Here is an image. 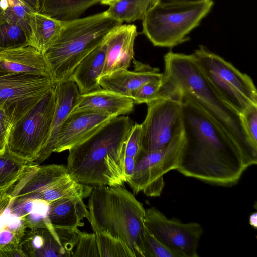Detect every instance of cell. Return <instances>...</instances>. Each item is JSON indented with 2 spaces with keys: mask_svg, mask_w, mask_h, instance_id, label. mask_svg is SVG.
Here are the masks:
<instances>
[{
  "mask_svg": "<svg viewBox=\"0 0 257 257\" xmlns=\"http://www.w3.org/2000/svg\"><path fill=\"white\" fill-rule=\"evenodd\" d=\"M179 90L185 142L176 170L212 185H236L246 170L257 161L231 143L194 100Z\"/></svg>",
  "mask_w": 257,
  "mask_h": 257,
  "instance_id": "6da1fadb",
  "label": "cell"
},
{
  "mask_svg": "<svg viewBox=\"0 0 257 257\" xmlns=\"http://www.w3.org/2000/svg\"><path fill=\"white\" fill-rule=\"evenodd\" d=\"M128 116L110 120L69 150L66 167L77 182L91 186H123L125 145L133 126Z\"/></svg>",
  "mask_w": 257,
  "mask_h": 257,
  "instance_id": "7a4b0ae2",
  "label": "cell"
},
{
  "mask_svg": "<svg viewBox=\"0 0 257 257\" xmlns=\"http://www.w3.org/2000/svg\"><path fill=\"white\" fill-rule=\"evenodd\" d=\"M164 60L162 86L186 93L231 143L257 161V146L248 139L239 114L211 87L201 71L194 54L170 51L164 55Z\"/></svg>",
  "mask_w": 257,
  "mask_h": 257,
  "instance_id": "3957f363",
  "label": "cell"
},
{
  "mask_svg": "<svg viewBox=\"0 0 257 257\" xmlns=\"http://www.w3.org/2000/svg\"><path fill=\"white\" fill-rule=\"evenodd\" d=\"M87 219L93 232L105 233L122 240L135 257H145L143 233L145 209L123 186H92Z\"/></svg>",
  "mask_w": 257,
  "mask_h": 257,
  "instance_id": "277c9868",
  "label": "cell"
},
{
  "mask_svg": "<svg viewBox=\"0 0 257 257\" xmlns=\"http://www.w3.org/2000/svg\"><path fill=\"white\" fill-rule=\"evenodd\" d=\"M122 24L106 11L64 21L58 37L44 54L54 83L69 80L78 64Z\"/></svg>",
  "mask_w": 257,
  "mask_h": 257,
  "instance_id": "5b68a950",
  "label": "cell"
},
{
  "mask_svg": "<svg viewBox=\"0 0 257 257\" xmlns=\"http://www.w3.org/2000/svg\"><path fill=\"white\" fill-rule=\"evenodd\" d=\"M214 5L212 0L195 3L155 4L143 20V32L155 46L171 48L189 39Z\"/></svg>",
  "mask_w": 257,
  "mask_h": 257,
  "instance_id": "8992f818",
  "label": "cell"
},
{
  "mask_svg": "<svg viewBox=\"0 0 257 257\" xmlns=\"http://www.w3.org/2000/svg\"><path fill=\"white\" fill-rule=\"evenodd\" d=\"M193 54L211 87L239 115L249 106H257V91L249 76L204 46Z\"/></svg>",
  "mask_w": 257,
  "mask_h": 257,
  "instance_id": "52a82bcc",
  "label": "cell"
},
{
  "mask_svg": "<svg viewBox=\"0 0 257 257\" xmlns=\"http://www.w3.org/2000/svg\"><path fill=\"white\" fill-rule=\"evenodd\" d=\"M55 102L54 88L11 126L7 143L11 153L31 162L37 158L49 139Z\"/></svg>",
  "mask_w": 257,
  "mask_h": 257,
  "instance_id": "ba28073f",
  "label": "cell"
},
{
  "mask_svg": "<svg viewBox=\"0 0 257 257\" xmlns=\"http://www.w3.org/2000/svg\"><path fill=\"white\" fill-rule=\"evenodd\" d=\"M160 97L147 104V112L142 126V150L161 149L184 128L181 92L161 87Z\"/></svg>",
  "mask_w": 257,
  "mask_h": 257,
  "instance_id": "9c48e42d",
  "label": "cell"
},
{
  "mask_svg": "<svg viewBox=\"0 0 257 257\" xmlns=\"http://www.w3.org/2000/svg\"><path fill=\"white\" fill-rule=\"evenodd\" d=\"M184 142L183 128L164 148L149 152L141 151L127 182L134 194L142 192L148 197L160 196L165 186L163 176L177 168Z\"/></svg>",
  "mask_w": 257,
  "mask_h": 257,
  "instance_id": "30bf717a",
  "label": "cell"
},
{
  "mask_svg": "<svg viewBox=\"0 0 257 257\" xmlns=\"http://www.w3.org/2000/svg\"><path fill=\"white\" fill-rule=\"evenodd\" d=\"M55 84L50 76L15 73L0 67V106L12 125Z\"/></svg>",
  "mask_w": 257,
  "mask_h": 257,
  "instance_id": "8fae6325",
  "label": "cell"
},
{
  "mask_svg": "<svg viewBox=\"0 0 257 257\" xmlns=\"http://www.w3.org/2000/svg\"><path fill=\"white\" fill-rule=\"evenodd\" d=\"M144 223L156 238L179 257L198 256L199 243L204 232L199 223L168 218L155 207L145 209Z\"/></svg>",
  "mask_w": 257,
  "mask_h": 257,
  "instance_id": "7c38bea8",
  "label": "cell"
},
{
  "mask_svg": "<svg viewBox=\"0 0 257 257\" xmlns=\"http://www.w3.org/2000/svg\"><path fill=\"white\" fill-rule=\"evenodd\" d=\"M113 118L115 117L99 111L71 112L61 126L54 142L46 154L45 160L52 153L69 150L82 142Z\"/></svg>",
  "mask_w": 257,
  "mask_h": 257,
  "instance_id": "4fadbf2b",
  "label": "cell"
},
{
  "mask_svg": "<svg viewBox=\"0 0 257 257\" xmlns=\"http://www.w3.org/2000/svg\"><path fill=\"white\" fill-rule=\"evenodd\" d=\"M68 174L66 166L63 165H36L6 193L11 201L38 199L46 189Z\"/></svg>",
  "mask_w": 257,
  "mask_h": 257,
  "instance_id": "5bb4252c",
  "label": "cell"
},
{
  "mask_svg": "<svg viewBox=\"0 0 257 257\" xmlns=\"http://www.w3.org/2000/svg\"><path fill=\"white\" fill-rule=\"evenodd\" d=\"M137 35V27L133 24H121L107 35L104 40L106 52L101 77L128 69L134 58V44Z\"/></svg>",
  "mask_w": 257,
  "mask_h": 257,
  "instance_id": "9a60e30c",
  "label": "cell"
},
{
  "mask_svg": "<svg viewBox=\"0 0 257 257\" xmlns=\"http://www.w3.org/2000/svg\"><path fill=\"white\" fill-rule=\"evenodd\" d=\"M133 71L120 70L101 77L99 85L103 89L132 98L136 91L145 84L162 79L163 73L158 68L134 61Z\"/></svg>",
  "mask_w": 257,
  "mask_h": 257,
  "instance_id": "2e32d148",
  "label": "cell"
},
{
  "mask_svg": "<svg viewBox=\"0 0 257 257\" xmlns=\"http://www.w3.org/2000/svg\"><path fill=\"white\" fill-rule=\"evenodd\" d=\"M54 91L55 107L50 135L45 146L33 162L37 165L45 160L46 153L54 142L64 121L76 106L80 95L76 84L70 79L56 84Z\"/></svg>",
  "mask_w": 257,
  "mask_h": 257,
  "instance_id": "e0dca14e",
  "label": "cell"
},
{
  "mask_svg": "<svg viewBox=\"0 0 257 257\" xmlns=\"http://www.w3.org/2000/svg\"><path fill=\"white\" fill-rule=\"evenodd\" d=\"M132 98L103 88L80 94L73 111L91 110L108 114L113 117L132 111Z\"/></svg>",
  "mask_w": 257,
  "mask_h": 257,
  "instance_id": "ac0fdd59",
  "label": "cell"
},
{
  "mask_svg": "<svg viewBox=\"0 0 257 257\" xmlns=\"http://www.w3.org/2000/svg\"><path fill=\"white\" fill-rule=\"evenodd\" d=\"M0 67L15 73L51 77L44 54L30 45L1 52Z\"/></svg>",
  "mask_w": 257,
  "mask_h": 257,
  "instance_id": "d6986e66",
  "label": "cell"
},
{
  "mask_svg": "<svg viewBox=\"0 0 257 257\" xmlns=\"http://www.w3.org/2000/svg\"><path fill=\"white\" fill-rule=\"evenodd\" d=\"M88 217V208L81 197L62 198L49 203L48 218L54 229L77 230Z\"/></svg>",
  "mask_w": 257,
  "mask_h": 257,
  "instance_id": "ffe728a7",
  "label": "cell"
},
{
  "mask_svg": "<svg viewBox=\"0 0 257 257\" xmlns=\"http://www.w3.org/2000/svg\"><path fill=\"white\" fill-rule=\"evenodd\" d=\"M20 244L27 257L71 256L62 245L56 230L48 228H27Z\"/></svg>",
  "mask_w": 257,
  "mask_h": 257,
  "instance_id": "44dd1931",
  "label": "cell"
},
{
  "mask_svg": "<svg viewBox=\"0 0 257 257\" xmlns=\"http://www.w3.org/2000/svg\"><path fill=\"white\" fill-rule=\"evenodd\" d=\"M106 52V45L104 41L74 70L69 79L76 84L80 94L101 88L99 80L104 67Z\"/></svg>",
  "mask_w": 257,
  "mask_h": 257,
  "instance_id": "7402d4cb",
  "label": "cell"
},
{
  "mask_svg": "<svg viewBox=\"0 0 257 257\" xmlns=\"http://www.w3.org/2000/svg\"><path fill=\"white\" fill-rule=\"evenodd\" d=\"M27 229L23 220L11 214L8 207L0 215V257L26 256L20 243Z\"/></svg>",
  "mask_w": 257,
  "mask_h": 257,
  "instance_id": "603a6c76",
  "label": "cell"
},
{
  "mask_svg": "<svg viewBox=\"0 0 257 257\" xmlns=\"http://www.w3.org/2000/svg\"><path fill=\"white\" fill-rule=\"evenodd\" d=\"M64 21L40 12H32L30 46L44 54L60 33Z\"/></svg>",
  "mask_w": 257,
  "mask_h": 257,
  "instance_id": "cb8c5ba5",
  "label": "cell"
},
{
  "mask_svg": "<svg viewBox=\"0 0 257 257\" xmlns=\"http://www.w3.org/2000/svg\"><path fill=\"white\" fill-rule=\"evenodd\" d=\"M9 212L21 218L27 228L55 229L48 218L49 203L40 199L10 200Z\"/></svg>",
  "mask_w": 257,
  "mask_h": 257,
  "instance_id": "d4e9b609",
  "label": "cell"
},
{
  "mask_svg": "<svg viewBox=\"0 0 257 257\" xmlns=\"http://www.w3.org/2000/svg\"><path fill=\"white\" fill-rule=\"evenodd\" d=\"M99 0H41L39 12L61 21L78 18Z\"/></svg>",
  "mask_w": 257,
  "mask_h": 257,
  "instance_id": "484cf974",
  "label": "cell"
},
{
  "mask_svg": "<svg viewBox=\"0 0 257 257\" xmlns=\"http://www.w3.org/2000/svg\"><path fill=\"white\" fill-rule=\"evenodd\" d=\"M36 165L16 156L6 146L5 151L0 153V193H6L27 170Z\"/></svg>",
  "mask_w": 257,
  "mask_h": 257,
  "instance_id": "4316f807",
  "label": "cell"
},
{
  "mask_svg": "<svg viewBox=\"0 0 257 257\" xmlns=\"http://www.w3.org/2000/svg\"><path fill=\"white\" fill-rule=\"evenodd\" d=\"M156 0H118L109 5L105 11L111 18L121 22H131L142 19Z\"/></svg>",
  "mask_w": 257,
  "mask_h": 257,
  "instance_id": "83f0119b",
  "label": "cell"
},
{
  "mask_svg": "<svg viewBox=\"0 0 257 257\" xmlns=\"http://www.w3.org/2000/svg\"><path fill=\"white\" fill-rule=\"evenodd\" d=\"M30 45L29 34L20 25L0 17V53Z\"/></svg>",
  "mask_w": 257,
  "mask_h": 257,
  "instance_id": "f1b7e54d",
  "label": "cell"
},
{
  "mask_svg": "<svg viewBox=\"0 0 257 257\" xmlns=\"http://www.w3.org/2000/svg\"><path fill=\"white\" fill-rule=\"evenodd\" d=\"M33 12L21 0H0V17L20 25L31 36V14Z\"/></svg>",
  "mask_w": 257,
  "mask_h": 257,
  "instance_id": "f546056e",
  "label": "cell"
},
{
  "mask_svg": "<svg viewBox=\"0 0 257 257\" xmlns=\"http://www.w3.org/2000/svg\"><path fill=\"white\" fill-rule=\"evenodd\" d=\"M94 233L99 257H135L132 250L120 239L105 233Z\"/></svg>",
  "mask_w": 257,
  "mask_h": 257,
  "instance_id": "4dcf8cb0",
  "label": "cell"
},
{
  "mask_svg": "<svg viewBox=\"0 0 257 257\" xmlns=\"http://www.w3.org/2000/svg\"><path fill=\"white\" fill-rule=\"evenodd\" d=\"M143 243L145 257H179L156 238L146 227L143 233Z\"/></svg>",
  "mask_w": 257,
  "mask_h": 257,
  "instance_id": "1f68e13d",
  "label": "cell"
},
{
  "mask_svg": "<svg viewBox=\"0 0 257 257\" xmlns=\"http://www.w3.org/2000/svg\"><path fill=\"white\" fill-rule=\"evenodd\" d=\"M72 257L99 256L95 233L78 232V238L73 249Z\"/></svg>",
  "mask_w": 257,
  "mask_h": 257,
  "instance_id": "d6a6232c",
  "label": "cell"
},
{
  "mask_svg": "<svg viewBox=\"0 0 257 257\" xmlns=\"http://www.w3.org/2000/svg\"><path fill=\"white\" fill-rule=\"evenodd\" d=\"M162 84V79L148 82L134 94L132 99L135 104H147L158 98Z\"/></svg>",
  "mask_w": 257,
  "mask_h": 257,
  "instance_id": "836d02e7",
  "label": "cell"
},
{
  "mask_svg": "<svg viewBox=\"0 0 257 257\" xmlns=\"http://www.w3.org/2000/svg\"><path fill=\"white\" fill-rule=\"evenodd\" d=\"M240 116L248 139L254 146H257V106H249Z\"/></svg>",
  "mask_w": 257,
  "mask_h": 257,
  "instance_id": "e575fe53",
  "label": "cell"
},
{
  "mask_svg": "<svg viewBox=\"0 0 257 257\" xmlns=\"http://www.w3.org/2000/svg\"><path fill=\"white\" fill-rule=\"evenodd\" d=\"M142 150V126L141 124L133 125L128 134L126 145L125 154L136 158Z\"/></svg>",
  "mask_w": 257,
  "mask_h": 257,
  "instance_id": "d590c367",
  "label": "cell"
},
{
  "mask_svg": "<svg viewBox=\"0 0 257 257\" xmlns=\"http://www.w3.org/2000/svg\"><path fill=\"white\" fill-rule=\"evenodd\" d=\"M135 163L136 159L134 158L125 155L124 163V173L126 183L133 175Z\"/></svg>",
  "mask_w": 257,
  "mask_h": 257,
  "instance_id": "8d00e7d4",
  "label": "cell"
},
{
  "mask_svg": "<svg viewBox=\"0 0 257 257\" xmlns=\"http://www.w3.org/2000/svg\"><path fill=\"white\" fill-rule=\"evenodd\" d=\"M10 127L0 124V153L5 151Z\"/></svg>",
  "mask_w": 257,
  "mask_h": 257,
  "instance_id": "74e56055",
  "label": "cell"
},
{
  "mask_svg": "<svg viewBox=\"0 0 257 257\" xmlns=\"http://www.w3.org/2000/svg\"><path fill=\"white\" fill-rule=\"evenodd\" d=\"M33 12H39L41 0H21Z\"/></svg>",
  "mask_w": 257,
  "mask_h": 257,
  "instance_id": "f35d334b",
  "label": "cell"
},
{
  "mask_svg": "<svg viewBox=\"0 0 257 257\" xmlns=\"http://www.w3.org/2000/svg\"><path fill=\"white\" fill-rule=\"evenodd\" d=\"M207 1L208 0H156L155 4L195 3Z\"/></svg>",
  "mask_w": 257,
  "mask_h": 257,
  "instance_id": "ab89813d",
  "label": "cell"
},
{
  "mask_svg": "<svg viewBox=\"0 0 257 257\" xmlns=\"http://www.w3.org/2000/svg\"><path fill=\"white\" fill-rule=\"evenodd\" d=\"M0 124L9 127H11L12 124L9 117L4 109L0 106Z\"/></svg>",
  "mask_w": 257,
  "mask_h": 257,
  "instance_id": "60d3db41",
  "label": "cell"
},
{
  "mask_svg": "<svg viewBox=\"0 0 257 257\" xmlns=\"http://www.w3.org/2000/svg\"><path fill=\"white\" fill-rule=\"evenodd\" d=\"M249 224L254 229L257 228V213L256 212L251 214L249 217Z\"/></svg>",
  "mask_w": 257,
  "mask_h": 257,
  "instance_id": "b9f144b4",
  "label": "cell"
},
{
  "mask_svg": "<svg viewBox=\"0 0 257 257\" xmlns=\"http://www.w3.org/2000/svg\"><path fill=\"white\" fill-rule=\"evenodd\" d=\"M118 0H99V2L104 5H110Z\"/></svg>",
  "mask_w": 257,
  "mask_h": 257,
  "instance_id": "7bdbcfd3",
  "label": "cell"
},
{
  "mask_svg": "<svg viewBox=\"0 0 257 257\" xmlns=\"http://www.w3.org/2000/svg\"><path fill=\"white\" fill-rule=\"evenodd\" d=\"M4 193H0V201L3 196Z\"/></svg>",
  "mask_w": 257,
  "mask_h": 257,
  "instance_id": "ee69618b",
  "label": "cell"
}]
</instances>
